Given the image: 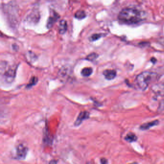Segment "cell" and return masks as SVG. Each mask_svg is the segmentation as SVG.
<instances>
[{"mask_svg": "<svg viewBox=\"0 0 164 164\" xmlns=\"http://www.w3.org/2000/svg\"><path fill=\"white\" fill-rule=\"evenodd\" d=\"M143 12L134 8H126L119 13L118 18L121 22L126 24H132L141 22L145 19Z\"/></svg>", "mask_w": 164, "mask_h": 164, "instance_id": "1", "label": "cell"}, {"mask_svg": "<svg viewBox=\"0 0 164 164\" xmlns=\"http://www.w3.org/2000/svg\"><path fill=\"white\" fill-rule=\"evenodd\" d=\"M155 76V73L149 71H145L138 75L136 77V82L140 89L145 90Z\"/></svg>", "mask_w": 164, "mask_h": 164, "instance_id": "2", "label": "cell"}, {"mask_svg": "<svg viewBox=\"0 0 164 164\" xmlns=\"http://www.w3.org/2000/svg\"><path fill=\"white\" fill-rule=\"evenodd\" d=\"M28 149L24 145H19L16 148V158L19 160L24 159L28 154Z\"/></svg>", "mask_w": 164, "mask_h": 164, "instance_id": "3", "label": "cell"}, {"mask_svg": "<svg viewBox=\"0 0 164 164\" xmlns=\"http://www.w3.org/2000/svg\"><path fill=\"white\" fill-rule=\"evenodd\" d=\"M59 18V16L58 15V14L56 13L55 11H53L51 16H49L47 20V25H46L47 28L48 29L51 28Z\"/></svg>", "mask_w": 164, "mask_h": 164, "instance_id": "4", "label": "cell"}, {"mask_svg": "<svg viewBox=\"0 0 164 164\" xmlns=\"http://www.w3.org/2000/svg\"><path fill=\"white\" fill-rule=\"evenodd\" d=\"M90 117V114L87 111H82L77 116V119L75 121L74 125L75 126H78L81 124V123L83 122L84 120L89 119Z\"/></svg>", "mask_w": 164, "mask_h": 164, "instance_id": "5", "label": "cell"}, {"mask_svg": "<svg viewBox=\"0 0 164 164\" xmlns=\"http://www.w3.org/2000/svg\"><path fill=\"white\" fill-rule=\"evenodd\" d=\"M103 75L106 80H112L115 78L116 76V72L115 70L107 69L103 72Z\"/></svg>", "mask_w": 164, "mask_h": 164, "instance_id": "6", "label": "cell"}, {"mask_svg": "<svg viewBox=\"0 0 164 164\" xmlns=\"http://www.w3.org/2000/svg\"><path fill=\"white\" fill-rule=\"evenodd\" d=\"M152 90L155 93L158 94L159 95H164V84H158L154 85L152 88Z\"/></svg>", "mask_w": 164, "mask_h": 164, "instance_id": "7", "label": "cell"}, {"mask_svg": "<svg viewBox=\"0 0 164 164\" xmlns=\"http://www.w3.org/2000/svg\"><path fill=\"white\" fill-rule=\"evenodd\" d=\"M159 124V121L158 120H155L149 122L145 123L140 126V129L142 130H145L149 129L152 127H153L155 126L158 125Z\"/></svg>", "mask_w": 164, "mask_h": 164, "instance_id": "8", "label": "cell"}, {"mask_svg": "<svg viewBox=\"0 0 164 164\" xmlns=\"http://www.w3.org/2000/svg\"><path fill=\"white\" fill-rule=\"evenodd\" d=\"M68 29V24L67 22L65 20H62L60 21L58 27L59 32L61 34H64L67 31Z\"/></svg>", "mask_w": 164, "mask_h": 164, "instance_id": "9", "label": "cell"}, {"mask_svg": "<svg viewBox=\"0 0 164 164\" xmlns=\"http://www.w3.org/2000/svg\"><path fill=\"white\" fill-rule=\"evenodd\" d=\"M16 75V69L9 68L7 71L4 73V76L6 77L7 81L12 80V78H14Z\"/></svg>", "mask_w": 164, "mask_h": 164, "instance_id": "10", "label": "cell"}, {"mask_svg": "<svg viewBox=\"0 0 164 164\" xmlns=\"http://www.w3.org/2000/svg\"><path fill=\"white\" fill-rule=\"evenodd\" d=\"M126 141L129 142H132L137 141V137L134 133L132 132H129L126 136L125 138Z\"/></svg>", "mask_w": 164, "mask_h": 164, "instance_id": "11", "label": "cell"}, {"mask_svg": "<svg viewBox=\"0 0 164 164\" xmlns=\"http://www.w3.org/2000/svg\"><path fill=\"white\" fill-rule=\"evenodd\" d=\"M93 69L91 68H84L81 72V75L85 77H87L90 76V75L93 73Z\"/></svg>", "mask_w": 164, "mask_h": 164, "instance_id": "12", "label": "cell"}, {"mask_svg": "<svg viewBox=\"0 0 164 164\" xmlns=\"http://www.w3.org/2000/svg\"><path fill=\"white\" fill-rule=\"evenodd\" d=\"M86 16V13L83 10H79L77 11L75 14V18L78 19H82L84 18Z\"/></svg>", "mask_w": 164, "mask_h": 164, "instance_id": "13", "label": "cell"}, {"mask_svg": "<svg viewBox=\"0 0 164 164\" xmlns=\"http://www.w3.org/2000/svg\"><path fill=\"white\" fill-rule=\"evenodd\" d=\"M38 78L36 77H33L31 78L30 80L29 81V83L27 85V88H30L32 87L33 85H35L38 82Z\"/></svg>", "mask_w": 164, "mask_h": 164, "instance_id": "14", "label": "cell"}, {"mask_svg": "<svg viewBox=\"0 0 164 164\" xmlns=\"http://www.w3.org/2000/svg\"><path fill=\"white\" fill-rule=\"evenodd\" d=\"M98 55L97 54L93 53H91L90 55H88L86 57V59L89 61H93L98 57Z\"/></svg>", "mask_w": 164, "mask_h": 164, "instance_id": "15", "label": "cell"}, {"mask_svg": "<svg viewBox=\"0 0 164 164\" xmlns=\"http://www.w3.org/2000/svg\"><path fill=\"white\" fill-rule=\"evenodd\" d=\"M102 34H94L91 36L90 37V40L92 41H96L97 40L100 39V38H101L102 37Z\"/></svg>", "mask_w": 164, "mask_h": 164, "instance_id": "16", "label": "cell"}, {"mask_svg": "<svg viewBox=\"0 0 164 164\" xmlns=\"http://www.w3.org/2000/svg\"><path fill=\"white\" fill-rule=\"evenodd\" d=\"M101 164H108V162L107 159L105 158H102L100 160Z\"/></svg>", "mask_w": 164, "mask_h": 164, "instance_id": "17", "label": "cell"}, {"mask_svg": "<svg viewBox=\"0 0 164 164\" xmlns=\"http://www.w3.org/2000/svg\"><path fill=\"white\" fill-rule=\"evenodd\" d=\"M57 161H56V160H52L50 162L49 164H57Z\"/></svg>", "mask_w": 164, "mask_h": 164, "instance_id": "18", "label": "cell"}, {"mask_svg": "<svg viewBox=\"0 0 164 164\" xmlns=\"http://www.w3.org/2000/svg\"><path fill=\"white\" fill-rule=\"evenodd\" d=\"M156 59H155V58H152V59H151L152 62H153V63H155V62H156Z\"/></svg>", "mask_w": 164, "mask_h": 164, "instance_id": "19", "label": "cell"}, {"mask_svg": "<svg viewBox=\"0 0 164 164\" xmlns=\"http://www.w3.org/2000/svg\"><path fill=\"white\" fill-rule=\"evenodd\" d=\"M92 164V163H91L90 162H89V163H87V164Z\"/></svg>", "mask_w": 164, "mask_h": 164, "instance_id": "20", "label": "cell"}, {"mask_svg": "<svg viewBox=\"0 0 164 164\" xmlns=\"http://www.w3.org/2000/svg\"><path fill=\"white\" fill-rule=\"evenodd\" d=\"M137 164V163H132V164Z\"/></svg>", "mask_w": 164, "mask_h": 164, "instance_id": "21", "label": "cell"}]
</instances>
